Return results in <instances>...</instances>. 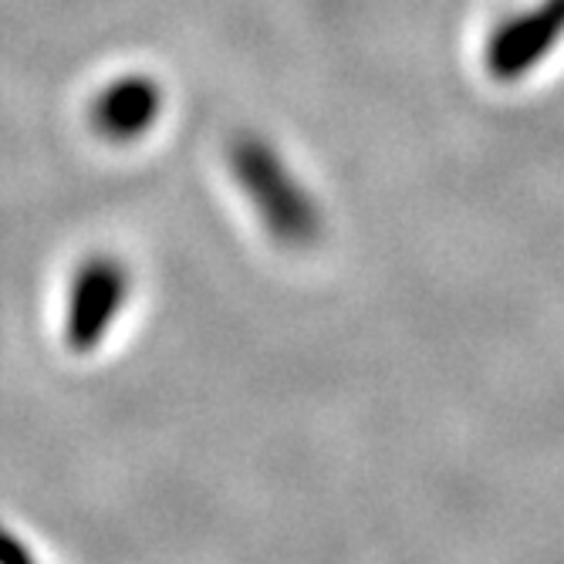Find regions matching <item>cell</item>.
Wrapping results in <instances>:
<instances>
[{"mask_svg":"<svg viewBox=\"0 0 564 564\" xmlns=\"http://www.w3.org/2000/svg\"><path fill=\"white\" fill-rule=\"evenodd\" d=\"M0 564H41V561L34 557V551H28V544L14 531L0 524Z\"/></svg>","mask_w":564,"mask_h":564,"instance_id":"277c9868","label":"cell"},{"mask_svg":"<svg viewBox=\"0 0 564 564\" xmlns=\"http://www.w3.org/2000/svg\"><path fill=\"white\" fill-rule=\"evenodd\" d=\"M129 274L116 261H91L78 271L68 307H65V341L72 351H91L106 341L126 312Z\"/></svg>","mask_w":564,"mask_h":564,"instance_id":"3957f363","label":"cell"},{"mask_svg":"<svg viewBox=\"0 0 564 564\" xmlns=\"http://www.w3.org/2000/svg\"><path fill=\"white\" fill-rule=\"evenodd\" d=\"M237 176L243 189L250 193L253 207H258L264 227L288 247H304L318 240L322 234V217L315 199L307 196V189L288 173L281 156L264 142L250 139L240 142L234 156Z\"/></svg>","mask_w":564,"mask_h":564,"instance_id":"6da1fadb","label":"cell"},{"mask_svg":"<svg viewBox=\"0 0 564 564\" xmlns=\"http://www.w3.org/2000/svg\"><path fill=\"white\" fill-rule=\"evenodd\" d=\"M564 41V0H538L534 8L507 18L484 44V68L497 82L531 75Z\"/></svg>","mask_w":564,"mask_h":564,"instance_id":"7a4b0ae2","label":"cell"}]
</instances>
